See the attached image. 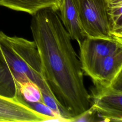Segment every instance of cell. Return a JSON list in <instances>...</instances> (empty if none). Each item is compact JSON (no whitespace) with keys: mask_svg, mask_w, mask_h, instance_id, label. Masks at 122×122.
Returning a JSON list of instances; mask_svg holds the SVG:
<instances>
[{"mask_svg":"<svg viewBox=\"0 0 122 122\" xmlns=\"http://www.w3.org/2000/svg\"><path fill=\"white\" fill-rule=\"evenodd\" d=\"M30 30L44 78L57 101L73 120L91 106L81 63L57 11L42 9L32 15Z\"/></svg>","mask_w":122,"mask_h":122,"instance_id":"cell-1","label":"cell"},{"mask_svg":"<svg viewBox=\"0 0 122 122\" xmlns=\"http://www.w3.org/2000/svg\"><path fill=\"white\" fill-rule=\"evenodd\" d=\"M59 17L71 39L79 44L85 38L79 18L77 0H61Z\"/></svg>","mask_w":122,"mask_h":122,"instance_id":"cell-9","label":"cell"},{"mask_svg":"<svg viewBox=\"0 0 122 122\" xmlns=\"http://www.w3.org/2000/svg\"><path fill=\"white\" fill-rule=\"evenodd\" d=\"M77 6L85 37L115 39L112 32L106 0H77Z\"/></svg>","mask_w":122,"mask_h":122,"instance_id":"cell-3","label":"cell"},{"mask_svg":"<svg viewBox=\"0 0 122 122\" xmlns=\"http://www.w3.org/2000/svg\"><path fill=\"white\" fill-rule=\"evenodd\" d=\"M113 37L122 41V0H106Z\"/></svg>","mask_w":122,"mask_h":122,"instance_id":"cell-11","label":"cell"},{"mask_svg":"<svg viewBox=\"0 0 122 122\" xmlns=\"http://www.w3.org/2000/svg\"><path fill=\"white\" fill-rule=\"evenodd\" d=\"M14 51L6 39V35L0 30V95L15 98L17 86V71Z\"/></svg>","mask_w":122,"mask_h":122,"instance_id":"cell-6","label":"cell"},{"mask_svg":"<svg viewBox=\"0 0 122 122\" xmlns=\"http://www.w3.org/2000/svg\"><path fill=\"white\" fill-rule=\"evenodd\" d=\"M61 2V0H0V6L33 15L46 8L58 11Z\"/></svg>","mask_w":122,"mask_h":122,"instance_id":"cell-10","label":"cell"},{"mask_svg":"<svg viewBox=\"0 0 122 122\" xmlns=\"http://www.w3.org/2000/svg\"><path fill=\"white\" fill-rule=\"evenodd\" d=\"M122 70V48L96 62L85 73L92 79L95 87L111 85Z\"/></svg>","mask_w":122,"mask_h":122,"instance_id":"cell-7","label":"cell"},{"mask_svg":"<svg viewBox=\"0 0 122 122\" xmlns=\"http://www.w3.org/2000/svg\"><path fill=\"white\" fill-rule=\"evenodd\" d=\"M82 70L86 73L102 59L122 48V41L116 39L85 37L79 44Z\"/></svg>","mask_w":122,"mask_h":122,"instance_id":"cell-5","label":"cell"},{"mask_svg":"<svg viewBox=\"0 0 122 122\" xmlns=\"http://www.w3.org/2000/svg\"><path fill=\"white\" fill-rule=\"evenodd\" d=\"M91 108L103 121H122V73L106 87H95Z\"/></svg>","mask_w":122,"mask_h":122,"instance_id":"cell-4","label":"cell"},{"mask_svg":"<svg viewBox=\"0 0 122 122\" xmlns=\"http://www.w3.org/2000/svg\"><path fill=\"white\" fill-rule=\"evenodd\" d=\"M51 120L50 117L40 113L16 98L11 99L0 95V122H39Z\"/></svg>","mask_w":122,"mask_h":122,"instance_id":"cell-8","label":"cell"},{"mask_svg":"<svg viewBox=\"0 0 122 122\" xmlns=\"http://www.w3.org/2000/svg\"><path fill=\"white\" fill-rule=\"evenodd\" d=\"M6 39L16 54L24 79L36 84L42 95H48L55 98L44 78L40 55L34 42L16 36L10 37L6 35Z\"/></svg>","mask_w":122,"mask_h":122,"instance_id":"cell-2","label":"cell"},{"mask_svg":"<svg viewBox=\"0 0 122 122\" xmlns=\"http://www.w3.org/2000/svg\"><path fill=\"white\" fill-rule=\"evenodd\" d=\"M20 101L28 104L32 109L40 113L50 117L52 121L56 120L57 121H62L55 112L52 111L43 102H25L21 101Z\"/></svg>","mask_w":122,"mask_h":122,"instance_id":"cell-13","label":"cell"},{"mask_svg":"<svg viewBox=\"0 0 122 122\" xmlns=\"http://www.w3.org/2000/svg\"><path fill=\"white\" fill-rule=\"evenodd\" d=\"M16 86L15 98L17 100L25 102H43L41 91L38 85L33 82L28 81L21 83H17Z\"/></svg>","mask_w":122,"mask_h":122,"instance_id":"cell-12","label":"cell"}]
</instances>
